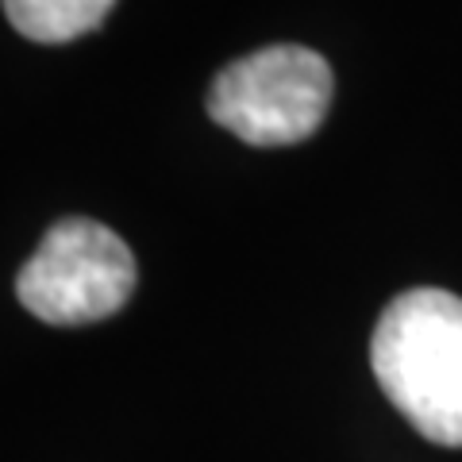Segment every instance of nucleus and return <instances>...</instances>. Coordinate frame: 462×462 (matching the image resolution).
<instances>
[{"label":"nucleus","instance_id":"obj_1","mask_svg":"<svg viewBox=\"0 0 462 462\" xmlns=\"http://www.w3.org/2000/svg\"><path fill=\"white\" fill-rule=\"evenodd\" d=\"M370 366L389 404L424 439L462 447V297L409 289L370 339Z\"/></svg>","mask_w":462,"mask_h":462},{"label":"nucleus","instance_id":"obj_3","mask_svg":"<svg viewBox=\"0 0 462 462\" xmlns=\"http://www.w3.org/2000/svg\"><path fill=\"white\" fill-rule=\"evenodd\" d=\"M135 254L112 227L66 216L47 227L39 251L23 263L16 297L42 324L81 328L120 312L135 293Z\"/></svg>","mask_w":462,"mask_h":462},{"label":"nucleus","instance_id":"obj_2","mask_svg":"<svg viewBox=\"0 0 462 462\" xmlns=\"http://www.w3.org/2000/svg\"><path fill=\"white\" fill-rule=\"evenodd\" d=\"M331 89L336 78L324 54L278 42L224 66L205 108L224 132L251 147H293L324 124Z\"/></svg>","mask_w":462,"mask_h":462},{"label":"nucleus","instance_id":"obj_4","mask_svg":"<svg viewBox=\"0 0 462 462\" xmlns=\"http://www.w3.org/2000/svg\"><path fill=\"white\" fill-rule=\"evenodd\" d=\"M8 23L32 42H69L97 32L116 0H0Z\"/></svg>","mask_w":462,"mask_h":462}]
</instances>
